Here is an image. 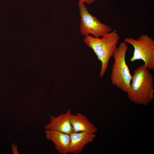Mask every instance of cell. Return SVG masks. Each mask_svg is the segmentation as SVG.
Wrapping results in <instances>:
<instances>
[{"label":"cell","instance_id":"7a4b0ae2","mask_svg":"<svg viewBox=\"0 0 154 154\" xmlns=\"http://www.w3.org/2000/svg\"><path fill=\"white\" fill-rule=\"evenodd\" d=\"M120 38L117 30H114L101 38H96L89 35L84 38L85 43L93 50L101 62L100 73L101 77L104 76L108 69L110 60L113 57Z\"/></svg>","mask_w":154,"mask_h":154},{"label":"cell","instance_id":"30bf717a","mask_svg":"<svg viewBox=\"0 0 154 154\" xmlns=\"http://www.w3.org/2000/svg\"><path fill=\"white\" fill-rule=\"evenodd\" d=\"M79 1L89 4H91L95 1V0H79Z\"/></svg>","mask_w":154,"mask_h":154},{"label":"cell","instance_id":"3957f363","mask_svg":"<svg viewBox=\"0 0 154 154\" xmlns=\"http://www.w3.org/2000/svg\"><path fill=\"white\" fill-rule=\"evenodd\" d=\"M128 48L126 43L124 41L116 48L113 56L114 62L110 77L111 83L126 93L129 89L132 78L125 60Z\"/></svg>","mask_w":154,"mask_h":154},{"label":"cell","instance_id":"5b68a950","mask_svg":"<svg viewBox=\"0 0 154 154\" xmlns=\"http://www.w3.org/2000/svg\"><path fill=\"white\" fill-rule=\"evenodd\" d=\"M81 17L80 32L84 36L91 34L100 38L112 31L110 26L102 23L88 11L84 3L79 1L78 3Z\"/></svg>","mask_w":154,"mask_h":154},{"label":"cell","instance_id":"6da1fadb","mask_svg":"<svg viewBox=\"0 0 154 154\" xmlns=\"http://www.w3.org/2000/svg\"><path fill=\"white\" fill-rule=\"evenodd\" d=\"M127 93L130 100L136 104L147 105L153 100L154 97L153 77L144 64L134 71L130 88Z\"/></svg>","mask_w":154,"mask_h":154},{"label":"cell","instance_id":"277c9868","mask_svg":"<svg viewBox=\"0 0 154 154\" xmlns=\"http://www.w3.org/2000/svg\"><path fill=\"white\" fill-rule=\"evenodd\" d=\"M124 42L132 45L134 48L130 61L142 60L149 70H154V40L147 35L142 34L137 39L126 38Z\"/></svg>","mask_w":154,"mask_h":154},{"label":"cell","instance_id":"8992f818","mask_svg":"<svg viewBox=\"0 0 154 154\" xmlns=\"http://www.w3.org/2000/svg\"><path fill=\"white\" fill-rule=\"evenodd\" d=\"M71 114L70 110L68 109L66 113L60 114L57 117L51 116L50 123L45 125L44 128L57 131L70 135L73 132L70 121Z\"/></svg>","mask_w":154,"mask_h":154},{"label":"cell","instance_id":"52a82bcc","mask_svg":"<svg viewBox=\"0 0 154 154\" xmlns=\"http://www.w3.org/2000/svg\"><path fill=\"white\" fill-rule=\"evenodd\" d=\"M96 136L95 133L88 131L73 132L70 135L68 153H80L86 145L93 141Z\"/></svg>","mask_w":154,"mask_h":154},{"label":"cell","instance_id":"ba28073f","mask_svg":"<svg viewBox=\"0 0 154 154\" xmlns=\"http://www.w3.org/2000/svg\"><path fill=\"white\" fill-rule=\"evenodd\" d=\"M46 138L52 141L55 148L61 154H67L70 142V135L56 130H46L44 131Z\"/></svg>","mask_w":154,"mask_h":154},{"label":"cell","instance_id":"9c48e42d","mask_svg":"<svg viewBox=\"0 0 154 154\" xmlns=\"http://www.w3.org/2000/svg\"><path fill=\"white\" fill-rule=\"evenodd\" d=\"M70 121L74 132L88 131L95 133L98 131L88 118L80 113L76 115L71 114Z\"/></svg>","mask_w":154,"mask_h":154}]
</instances>
